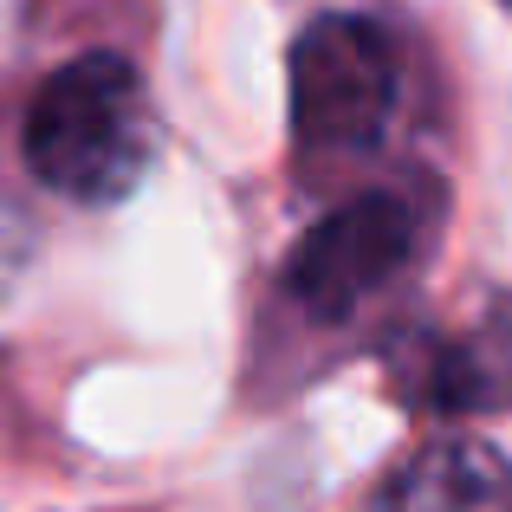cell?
I'll return each mask as SVG.
<instances>
[{
    "instance_id": "1",
    "label": "cell",
    "mask_w": 512,
    "mask_h": 512,
    "mask_svg": "<svg viewBox=\"0 0 512 512\" xmlns=\"http://www.w3.org/2000/svg\"><path fill=\"white\" fill-rule=\"evenodd\" d=\"M20 150L26 169L65 201L104 208V201L130 195L156 150V117L137 65L117 52H85V59L59 65L26 104Z\"/></svg>"
},
{
    "instance_id": "2",
    "label": "cell",
    "mask_w": 512,
    "mask_h": 512,
    "mask_svg": "<svg viewBox=\"0 0 512 512\" xmlns=\"http://www.w3.org/2000/svg\"><path fill=\"white\" fill-rule=\"evenodd\" d=\"M396 46L363 13H325L292 46V137L312 156H370L396 117Z\"/></svg>"
},
{
    "instance_id": "3",
    "label": "cell",
    "mask_w": 512,
    "mask_h": 512,
    "mask_svg": "<svg viewBox=\"0 0 512 512\" xmlns=\"http://www.w3.org/2000/svg\"><path fill=\"white\" fill-rule=\"evenodd\" d=\"M415 208L402 195H357L305 227L286 260V299L318 325H344L363 299L389 286L415 253Z\"/></svg>"
},
{
    "instance_id": "4",
    "label": "cell",
    "mask_w": 512,
    "mask_h": 512,
    "mask_svg": "<svg viewBox=\"0 0 512 512\" xmlns=\"http://www.w3.org/2000/svg\"><path fill=\"white\" fill-rule=\"evenodd\" d=\"M402 396L428 415L512 409V299H493L448 338H422L402 357Z\"/></svg>"
},
{
    "instance_id": "5",
    "label": "cell",
    "mask_w": 512,
    "mask_h": 512,
    "mask_svg": "<svg viewBox=\"0 0 512 512\" xmlns=\"http://www.w3.org/2000/svg\"><path fill=\"white\" fill-rule=\"evenodd\" d=\"M376 512H512V467L474 435H441L389 474Z\"/></svg>"
}]
</instances>
